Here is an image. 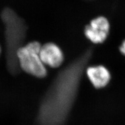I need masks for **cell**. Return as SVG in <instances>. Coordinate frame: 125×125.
<instances>
[{
	"instance_id": "cell-5",
	"label": "cell",
	"mask_w": 125,
	"mask_h": 125,
	"mask_svg": "<svg viewBox=\"0 0 125 125\" xmlns=\"http://www.w3.org/2000/svg\"><path fill=\"white\" fill-rule=\"evenodd\" d=\"M40 56L45 65L57 68L60 66L64 60V56L62 50L55 43L48 42L41 46Z\"/></svg>"
},
{
	"instance_id": "cell-2",
	"label": "cell",
	"mask_w": 125,
	"mask_h": 125,
	"mask_svg": "<svg viewBox=\"0 0 125 125\" xmlns=\"http://www.w3.org/2000/svg\"><path fill=\"white\" fill-rule=\"evenodd\" d=\"M1 18L5 26L7 67L9 73L15 75L20 71L17 55L19 50L23 46L27 26L24 20L10 8L3 9Z\"/></svg>"
},
{
	"instance_id": "cell-6",
	"label": "cell",
	"mask_w": 125,
	"mask_h": 125,
	"mask_svg": "<svg viewBox=\"0 0 125 125\" xmlns=\"http://www.w3.org/2000/svg\"><path fill=\"white\" fill-rule=\"evenodd\" d=\"M86 74L92 85L97 89L106 86L111 79L110 73L103 65L89 67L86 70Z\"/></svg>"
},
{
	"instance_id": "cell-3",
	"label": "cell",
	"mask_w": 125,
	"mask_h": 125,
	"mask_svg": "<svg viewBox=\"0 0 125 125\" xmlns=\"http://www.w3.org/2000/svg\"><path fill=\"white\" fill-rule=\"evenodd\" d=\"M41 46L38 41L31 42L23 45L19 50L17 55L20 70L39 78L47 75L46 67L40 56Z\"/></svg>"
},
{
	"instance_id": "cell-1",
	"label": "cell",
	"mask_w": 125,
	"mask_h": 125,
	"mask_svg": "<svg viewBox=\"0 0 125 125\" xmlns=\"http://www.w3.org/2000/svg\"><path fill=\"white\" fill-rule=\"evenodd\" d=\"M92 50L88 49L57 74L42 101L40 125H62L71 110Z\"/></svg>"
},
{
	"instance_id": "cell-4",
	"label": "cell",
	"mask_w": 125,
	"mask_h": 125,
	"mask_svg": "<svg viewBox=\"0 0 125 125\" xmlns=\"http://www.w3.org/2000/svg\"><path fill=\"white\" fill-rule=\"evenodd\" d=\"M109 24L107 19L98 17L92 20L85 29L86 37L94 43H103L109 33Z\"/></svg>"
},
{
	"instance_id": "cell-8",
	"label": "cell",
	"mask_w": 125,
	"mask_h": 125,
	"mask_svg": "<svg viewBox=\"0 0 125 125\" xmlns=\"http://www.w3.org/2000/svg\"><path fill=\"white\" fill-rule=\"evenodd\" d=\"M0 53H1V48H0Z\"/></svg>"
},
{
	"instance_id": "cell-7",
	"label": "cell",
	"mask_w": 125,
	"mask_h": 125,
	"mask_svg": "<svg viewBox=\"0 0 125 125\" xmlns=\"http://www.w3.org/2000/svg\"><path fill=\"white\" fill-rule=\"evenodd\" d=\"M120 51L125 56V40L122 43L121 46H120Z\"/></svg>"
}]
</instances>
